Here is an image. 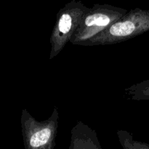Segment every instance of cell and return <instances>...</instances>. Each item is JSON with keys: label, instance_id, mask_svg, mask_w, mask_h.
I'll return each mask as SVG.
<instances>
[{"label": "cell", "instance_id": "2", "mask_svg": "<svg viewBox=\"0 0 149 149\" xmlns=\"http://www.w3.org/2000/svg\"><path fill=\"white\" fill-rule=\"evenodd\" d=\"M149 30V16L132 14L119 18L90 40V46H104L125 42Z\"/></svg>", "mask_w": 149, "mask_h": 149}, {"label": "cell", "instance_id": "4", "mask_svg": "<svg viewBox=\"0 0 149 149\" xmlns=\"http://www.w3.org/2000/svg\"><path fill=\"white\" fill-rule=\"evenodd\" d=\"M82 18L81 13L63 12L60 15L51 32L49 60L53 59L63 50L78 27Z\"/></svg>", "mask_w": 149, "mask_h": 149}, {"label": "cell", "instance_id": "5", "mask_svg": "<svg viewBox=\"0 0 149 149\" xmlns=\"http://www.w3.org/2000/svg\"><path fill=\"white\" fill-rule=\"evenodd\" d=\"M68 149H102V147L96 131L78 121L71 129Z\"/></svg>", "mask_w": 149, "mask_h": 149}, {"label": "cell", "instance_id": "1", "mask_svg": "<svg viewBox=\"0 0 149 149\" xmlns=\"http://www.w3.org/2000/svg\"><path fill=\"white\" fill-rule=\"evenodd\" d=\"M59 111L54 108L51 116L37 121L26 109L22 111L20 125L25 149H54L58 134Z\"/></svg>", "mask_w": 149, "mask_h": 149}, {"label": "cell", "instance_id": "6", "mask_svg": "<svg viewBox=\"0 0 149 149\" xmlns=\"http://www.w3.org/2000/svg\"><path fill=\"white\" fill-rule=\"evenodd\" d=\"M125 92L130 100H149V79L133 84L125 89Z\"/></svg>", "mask_w": 149, "mask_h": 149}, {"label": "cell", "instance_id": "3", "mask_svg": "<svg viewBox=\"0 0 149 149\" xmlns=\"http://www.w3.org/2000/svg\"><path fill=\"white\" fill-rule=\"evenodd\" d=\"M122 14L97 10L82 17L70 42L74 45L90 46V40L120 18Z\"/></svg>", "mask_w": 149, "mask_h": 149}]
</instances>
